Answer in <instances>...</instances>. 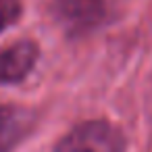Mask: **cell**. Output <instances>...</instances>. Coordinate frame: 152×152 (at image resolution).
<instances>
[{"mask_svg": "<svg viewBox=\"0 0 152 152\" xmlns=\"http://www.w3.org/2000/svg\"><path fill=\"white\" fill-rule=\"evenodd\" d=\"M56 152H125V135L104 119H92L73 127L56 146Z\"/></svg>", "mask_w": 152, "mask_h": 152, "instance_id": "cell-1", "label": "cell"}, {"mask_svg": "<svg viewBox=\"0 0 152 152\" xmlns=\"http://www.w3.org/2000/svg\"><path fill=\"white\" fill-rule=\"evenodd\" d=\"M38 46L29 40L15 42L0 50V86L23 81L38 63Z\"/></svg>", "mask_w": 152, "mask_h": 152, "instance_id": "cell-3", "label": "cell"}, {"mask_svg": "<svg viewBox=\"0 0 152 152\" xmlns=\"http://www.w3.org/2000/svg\"><path fill=\"white\" fill-rule=\"evenodd\" d=\"M19 0H0V31L7 29L19 17Z\"/></svg>", "mask_w": 152, "mask_h": 152, "instance_id": "cell-5", "label": "cell"}, {"mask_svg": "<svg viewBox=\"0 0 152 152\" xmlns=\"http://www.w3.org/2000/svg\"><path fill=\"white\" fill-rule=\"evenodd\" d=\"M52 13L69 38H81L106 21V0H52Z\"/></svg>", "mask_w": 152, "mask_h": 152, "instance_id": "cell-2", "label": "cell"}, {"mask_svg": "<svg viewBox=\"0 0 152 152\" xmlns=\"http://www.w3.org/2000/svg\"><path fill=\"white\" fill-rule=\"evenodd\" d=\"M31 129V113L17 104H0V152H11Z\"/></svg>", "mask_w": 152, "mask_h": 152, "instance_id": "cell-4", "label": "cell"}]
</instances>
